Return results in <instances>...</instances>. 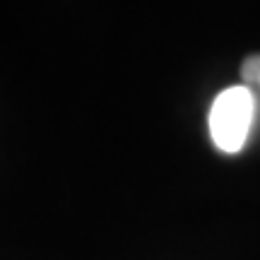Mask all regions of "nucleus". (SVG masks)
I'll return each instance as SVG.
<instances>
[{"label": "nucleus", "instance_id": "1", "mask_svg": "<svg viewBox=\"0 0 260 260\" xmlns=\"http://www.w3.org/2000/svg\"><path fill=\"white\" fill-rule=\"evenodd\" d=\"M255 94L248 84H234L217 94L210 109V135L224 154H236L246 147L255 118Z\"/></svg>", "mask_w": 260, "mask_h": 260}, {"label": "nucleus", "instance_id": "2", "mask_svg": "<svg viewBox=\"0 0 260 260\" xmlns=\"http://www.w3.org/2000/svg\"><path fill=\"white\" fill-rule=\"evenodd\" d=\"M241 75H243V82L248 84V87H258L260 89V53L248 56L243 60Z\"/></svg>", "mask_w": 260, "mask_h": 260}]
</instances>
